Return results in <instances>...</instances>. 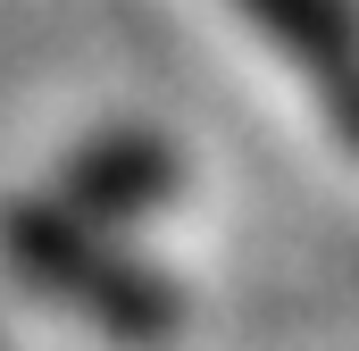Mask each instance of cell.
Masks as SVG:
<instances>
[{
	"instance_id": "cell-1",
	"label": "cell",
	"mask_w": 359,
	"mask_h": 351,
	"mask_svg": "<svg viewBox=\"0 0 359 351\" xmlns=\"http://www.w3.org/2000/svg\"><path fill=\"white\" fill-rule=\"evenodd\" d=\"M0 251H8L17 276H34L67 310H84L92 326L117 335V343H168L176 335V284L151 276V267H134V260H117L67 209H8L0 218Z\"/></svg>"
},
{
	"instance_id": "cell-2",
	"label": "cell",
	"mask_w": 359,
	"mask_h": 351,
	"mask_svg": "<svg viewBox=\"0 0 359 351\" xmlns=\"http://www.w3.org/2000/svg\"><path fill=\"white\" fill-rule=\"evenodd\" d=\"M159 201H176V151L151 143V134H109L67 168V209L92 218V226L100 218H142Z\"/></svg>"
},
{
	"instance_id": "cell-3",
	"label": "cell",
	"mask_w": 359,
	"mask_h": 351,
	"mask_svg": "<svg viewBox=\"0 0 359 351\" xmlns=\"http://www.w3.org/2000/svg\"><path fill=\"white\" fill-rule=\"evenodd\" d=\"M292 67H309L318 84L359 76V8L351 0H234Z\"/></svg>"
},
{
	"instance_id": "cell-4",
	"label": "cell",
	"mask_w": 359,
	"mask_h": 351,
	"mask_svg": "<svg viewBox=\"0 0 359 351\" xmlns=\"http://www.w3.org/2000/svg\"><path fill=\"white\" fill-rule=\"evenodd\" d=\"M326 117H334V134L359 151V76H343V84H326Z\"/></svg>"
}]
</instances>
